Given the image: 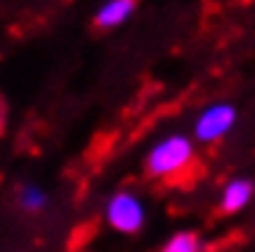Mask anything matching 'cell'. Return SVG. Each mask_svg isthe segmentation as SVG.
<instances>
[{"label":"cell","instance_id":"cell-4","mask_svg":"<svg viewBox=\"0 0 255 252\" xmlns=\"http://www.w3.org/2000/svg\"><path fill=\"white\" fill-rule=\"evenodd\" d=\"M250 200H253V183L244 180V177L230 180L222 189V211L225 214H239V211H244L250 205Z\"/></svg>","mask_w":255,"mask_h":252},{"label":"cell","instance_id":"cell-1","mask_svg":"<svg viewBox=\"0 0 255 252\" xmlns=\"http://www.w3.org/2000/svg\"><path fill=\"white\" fill-rule=\"evenodd\" d=\"M191 166H194V144L180 133L161 139L147 152V172L161 180H178Z\"/></svg>","mask_w":255,"mask_h":252},{"label":"cell","instance_id":"cell-2","mask_svg":"<svg viewBox=\"0 0 255 252\" xmlns=\"http://www.w3.org/2000/svg\"><path fill=\"white\" fill-rule=\"evenodd\" d=\"M106 219L117 233H139L144 225V202L133 191H117L106 205Z\"/></svg>","mask_w":255,"mask_h":252},{"label":"cell","instance_id":"cell-7","mask_svg":"<svg viewBox=\"0 0 255 252\" xmlns=\"http://www.w3.org/2000/svg\"><path fill=\"white\" fill-rule=\"evenodd\" d=\"M45 191L42 189H36V186H25V189L19 191V205L25 211H39L42 205H45Z\"/></svg>","mask_w":255,"mask_h":252},{"label":"cell","instance_id":"cell-5","mask_svg":"<svg viewBox=\"0 0 255 252\" xmlns=\"http://www.w3.org/2000/svg\"><path fill=\"white\" fill-rule=\"evenodd\" d=\"M133 6H136V0H111V3H106V6L100 8V14H97V25L100 28L120 25V22H125V19L130 17Z\"/></svg>","mask_w":255,"mask_h":252},{"label":"cell","instance_id":"cell-8","mask_svg":"<svg viewBox=\"0 0 255 252\" xmlns=\"http://www.w3.org/2000/svg\"><path fill=\"white\" fill-rule=\"evenodd\" d=\"M3 117H6V114H3V103H0V130H3Z\"/></svg>","mask_w":255,"mask_h":252},{"label":"cell","instance_id":"cell-3","mask_svg":"<svg viewBox=\"0 0 255 252\" xmlns=\"http://www.w3.org/2000/svg\"><path fill=\"white\" fill-rule=\"evenodd\" d=\"M236 125V108L228 106V103H217V106H208L194 122V136L200 141H219L222 136H228L230 127Z\"/></svg>","mask_w":255,"mask_h":252},{"label":"cell","instance_id":"cell-6","mask_svg":"<svg viewBox=\"0 0 255 252\" xmlns=\"http://www.w3.org/2000/svg\"><path fill=\"white\" fill-rule=\"evenodd\" d=\"M161 252H200V239L189 230H183V233H175L166 241Z\"/></svg>","mask_w":255,"mask_h":252}]
</instances>
